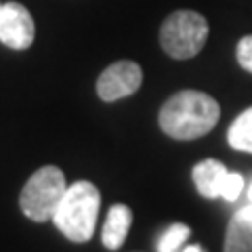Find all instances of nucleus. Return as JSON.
<instances>
[{"mask_svg": "<svg viewBox=\"0 0 252 252\" xmlns=\"http://www.w3.org/2000/svg\"><path fill=\"white\" fill-rule=\"evenodd\" d=\"M220 118V105L208 93L179 91L164 101L158 122L164 135L177 141H193L215 128Z\"/></svg>", "mask_w": 252, "mask_h": 252, "instance_id": "nucleus-1", "label": "nucleus"}, {"mask_svg": "<svg viewBox=\"0 0 252 252\" xmlns=\"http://www.w3.org/2000/svg\"><path fill=\"white\" fill-rule=\"evenodd\" d=\"M101 206V193L91 181H76L67 187L65 195L53 217V223L67 240L84 244L93 238Z\"/></svg>", "mask_w": 252, "mask_h": 252, "instance_id": "nucleus-2", "label": "nucleus"}, {"mask_svg": "<svg viewBox=\"0 0 252 252\" xmlns=\"http://www.w3.org/2000/svg\"><path fill=\"white\" fill-rule=\"evenodd\" d=\"M208 21L202 13L181 9L162 21L160 44L168 57L185 61L195 57L208 40Z\"/></svg>", "mask_w": 252, "mask_h": 252, "instance_id": "nucleus-3", "label": "nucleus"}, {"mask_svg": "<svg viewBox=\"0 0 252 252\" xmlns=\"http://www.w3.org/2000/svg\"><path fill=\"white\" fill-rule=\"evenodd\" d=\"M67 191L65 175L57 166H42L28 179L19 195L21 212L36 223L53 220Z\"/></svg>", "mask_w": 252, "mask_h": 252, "instance_id": "nucleus-4", "label": "nucleus"}, {"mask_svg": "<svg viewBox=\"0 0 252 252\" xmlns=\"http://www.w3.org/2000/svg\"><path fill=\"white\" fill-rule=\"evenodd\" d=\"M141 84H143V69H141V65L130 59H122L107 65L101 72L97 80V94L105 103H114L118 99L135 94L141 89Z\"/></svg>", "mask_w": 252, "mask_h": 252, "instance_id": "nucleus-5", "label": "nucleus"}, {"mask_svg": "<svg viewBox=\"0 0 252 252\" xmlns=\"http://www.w3.org/2000/svg\"><path fill=\"white\" fill-rule=\"evenodd\" d=\"M36 23L21 2H2L0 9V42L13 51H26L34 44Z\"/></svg>", "mask_w": 252, "mask_h": 252, "instance_id": "nucleus-6", "label": "nucleus"}, {"mask_svg": "<svg viewBox=\"0 0 252 252\" xmlns=\"http://www.w3.org/2000/svg\"><path fill=\"white\" fill-rule=\"evenodd\" d=\"M193 183L198 187L200 195L208 200H215V198H220V193H223V185H225V179L229 175V170H227L223 164L219 160H202L200 164H195L193 166Z\"/></svg>", "mask_w": 252, "mask_h": 252, "instance_id": "nucleus-7", "label": "nucleus"}, {"mask_svg": "<svg viewBox=\"0 0 252 252\" xmlns=\"http://www.w3.org/2000/svg\"><path fill=\"white\" fill-rule=\"evenodd\" d=\"M223 252H252V202L229 219Z\"/></svg>", "mask_w": 252, "mask_h": 252, "instance_id": "nucleus-8", "label": "nucleus"}, {"mask_svg": "<svg viewBox=\"0 0 252 252\" xmlns=\"http://www.w3.org/2000/svg\"><path fill=\"white\" fill-rule=\"evenodd\" d=\"M132 223V210L126 204H114L107 212L103 227V246L109 250H118L124 244Z\"/></svg>", "mask_w": 252, "mask_h": 252, "instance_id": "nucleus-9", "label": "nucleus"}, {"mask_svg": "<svg viewBox=\"0 0 252 252\" xmlns=\"http://www.w3.org/2000/svg\"><path fill=\"white\" fill-rule=\"evenodd\" d=\"M227 141L238 152L252 154V107L244 109L231 122L229 130H227Z\"/></svg>", "mask_w": 252, "mask_h": 252, "instance_id": "nucleus-10", "label": "nucleus"}, {"mask_svg": "<svg viewBox=\"0 0 252 252\" xmlns=\"http://www.w3.org/2000/svg\"><path fill=\"white\" fill-rule=\"evenodd\" d=\"M189 233H191V229L183 223L170 225L166 229V233H164L160 238V242H158V252H177L181 246H183V242L189 238Z\"/></svg>", "mask_w": 252, "mask_h": 252, "instance_id": "nucleus-11", "label": "nucleus"}, {"mask_svg": "<svg viewBox=\"0 0 252 252\" xmlns=\"http://www.w3.org/2000/svg\"><path fill=\"white\" fill-rule=\"evenodd\" d=\"M235 57H238L240 67L252 74V34L240 38L238 46H235Z\"/></svg>", "mask_w": 252, "mask_h": 252, "instance_id": "nucleus-12", "label": "nucleus"}, {"mask_svg": "<svg viewBox=\"0 0 252 252\" xmlns=\"http://www.w3.org/2000/svg\"><path fill=\"white\" fill-rule=\"evenodd\" d=\"M244 189V179L238 175V172H229L225 179V185H223V193H220V198L227 200V202H235L240 198Z\"/></svg>", "mask_w": 252, "mask_h": 252, "instance_id": "nucleus-13", "label": "nucleus"}, {"mask_svg": "<svg viewBox=\"0 0 252 252\" xmlns=\"http://www.w3.org/2000/svg\"><path fill=\"white\" fill-rule=\"evenodd\" d=\"M183 252H204V250H202V248L198 246V244H193V246H187V248H185Z\"/></svg>", "mask_w": 252, "mask_h": 252, "instance_id": "nucleus-14", "label": "nucleus"}, {"mask_svg": "<svg viewBox=\"0 0 252 252\" xmlns=\"http://www.w3.org/2000/svg\"><path fill=\"white\" fill-rule=\"evenodd\" d=\"M248 200L252 202V183H250V187H248Z\"/></svg>", "mask_w": 252, "mask_h": 252, "instance_id": "nucleus-15", "label": "nucleus"}, {"mask_svg": "<svg viewBox=\"0 0 252 252\" xmlns=\"http://www.w3.org/2000/svg\"><path fill=\"white\" fill-rule=\"evenodd\" d=\"M0 9H2V2H0Z\"/></svg>", "mask_w": 252, "mask_h": 252, "instance_id": "nucleus-16", "label": "nucleus"}]
</instances>
